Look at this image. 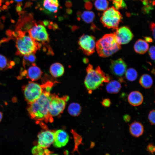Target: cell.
Masks as SVG:
<instances>
[{
	"instance_id": "cell-30",
	"label": "cell",
	"mask_w": 155,
	"mask_h": 155,
	"mask_svg": "<svg viewBox=\"0 0 155 155\" xmlns=\"http://www.w3.org/2000/svg\"><path fill=\"white\" fill-rule=\"evenodd\" d=\"M155 110H152L150 112L148 115V120L152 125L155 124Z\"/></svg>"
},
{
	"instance_id": "cell-12",
	"label": "cell",
	"mask_w": 155,
	"mask_h": 155,
	"mask_svg": "<svg viewBox=\"0 0 155 155\" xmlns=\"http://www.w3.org/2000/svg\"><path fill=\"white\" fill-rule=\"evenodd\" d=\"M127 67L126 63L121 58L111 61L110 69L112 73L116 76H121L123 75L126 70Z\"/></svg>"
},
{
	"instance_id": "cell-38",
	"label": "cell",
	"mask_w": 155,
	"mask_h": 155,
	"mask_svg": "<svg viewBox=\"0 0 155 155\" xmlns=\"http://www.w3.org/2000/svg\"><path fill=\"white\" fill-rule=\"evenodd\" d=\"M32 3L30 2H26L25 3L24 8H25L30 6Z\"/></svg>"
},
{
	"instance_id": "cell-14",
	"label": "cell",
	"mask_w": 155,
	"mask_h": 155,
	"mask_svg": "<svg viewBox=\"0 0 155 155\" xmlns=\"http://www.w3.org/2000/svg\"><path fill=\"white\" fill-rule=\"evenodd\" d=\"M43 8H40L41 10L47 13H55L58 9L59 3L58 0H43Z\"/></svg>"
},
{
	"instance_id": "cell-43",
	"label": "cell",
	"mask_w": 155,
	"mask_h": 155,
	"mask_svg": "<svg viewBox=\"0 0 155 155\" xmlns=\"http://www.w3.org/2000/svg\"><path fill=\"white\" fill-rule=\"evenodd\" d=\"M14 0L16 2H20L22 1L23 0Z\"/></svg>"
},
{
	"instance_id": "cell-33",
	"label": "cell",
	"mask_w": 155,
	"mask_h": 155,
	"mask_svg": "<svg viewBox=\"0 0 155 155\" xmlns=\"http://www.w3.org/2000/svg\"><path fill=\"white\" fill-rule=\"evenodd\" d=\"M102 105L105 107H109L111 104L110 100L109 98H106L103 99L101 102Z\"/></svg>"
},
{
	"instance_id": "cell-10",
	"label": "cell",
	"mask_w": 155,
	"mask_h": 155,
	"mask_svg": "<svg viewBox=\"0 0 155 155\" xmlns=\"http://www.w3.org/2000/svg\"><path fill=\"white\" fill-rule=\"evenodd\" d=\"M115 30L113 33L118 43L121 45L128 43L133 37L132 32L127 26H122Z\"/></svg>"
},
{
	"instance_id": "cell-24",
	"label": "cell",
	"mask_w": 155,
	"mask_h": 155,
	"mask_svg": "<svg viewBox=\"0 0 155 155\" xmlns=\"http://www.w3.org/2000/svg\"><path fill=\"white\" fill-rule=\"evenodd\" d=\"M125 76L127 79L130 81H133L137 78L138 74L137 71L134 68H131L126 70Z\"/></svg>"
},
{
	"instance_id": "cell-20",
	"label": "cell",
	"mask_w": 155,
	"mask_h": 155,
	"mask_svg": "<svg viewBox=\"0 0 155 155\" xmlns=\"http://www.w3.org/2000/svg\"><path fill=\"white\" fill-rule=\"evenodd\" d=\"M121 87V84L119 82L114 80L108 82L106 86V90L108 93L116 94L119 92Z\"/></svg>"
},
{
	"instance_id": "cell-2",
	"label": "cell",
	"mask_w": 155,
	"mask_h": 155,
	"mask_svg": "<svg viewBox=\"0 0 155 155\" xmlns=\"http://www.w3.org/2000/svg\"><path fill=\"white\" fill-rule=\"evenodd\" d=\"M14 33L16 36V54L17 55L34 54L40 48L41 44L35 41L29 34H26V32L18 30L16 34Z\"/></svg>"
},
{
	"instance_id": "cell-50",
	"label": "cell",
	"mask_w": 155,
	"mask_h": 155,
	"mask_svg": "<svg viewBox=\"0 0 155 155\" xmlns=\"http://www.w3.org/2000/svg\"><path fill=\"white\" fill-rule=\"evenodd\" d=\"M1 10L0 9V12H1Z\"/></svg>"
},
{
	"instance_id": "cell-32",
	"label": "cell",
	"mask_w": 155,
	"mask_h": 155,
	"mask_svg": "<svg viewBox=\"0 0 155 155\" xmlns=\"http://www.w3.org/2000/svg\"><path fill=\"white\" fill-rule=\"evenodd\" d=\"M146 150L149 152L153 154L155 152V146L152 143L149 144L147 146Z\"/></svg>"
},
{
	"instance_id": "cell-39",
	"label": "cell",
	"mask_w": 155,
	"mask_h": 155,
	"mask_svg": "<svg viewBox=\"0 0 155 155\" xmlns=\"http://www.w3.org/2000/svg\"><path fill=\"white\" fill-rule=\"evenodd\" d=\"M2 8L3 9H7V5H3V6Z\"/></svg>"
},
{
	"instance_id": "cell-42",
	"label": "cell",
	"mask_w": 155,
	"mask_h": 155,
	"mask_svg": "<svg viewBox=\"0 0 155 155\" xmlns=\"http://www.w3.org/2000/svg\"><path fill=\"white\" fill-rule=\"evenodd\" d=\"M5 4L6 5L9 6L10 5V3L9 1H7L5 2Z\"/></svg>"
},
{
	"instance_id": "cell-23",
	"label": "cell",
	"mask_w": 155,
	"mask_h": 155,
	"mask_svg": "<svg viewBox=\"0 0 155 155\" xmlns=\"http://www.w3.org/2000/svg\"><path fill=\"white\" fill-rule=\"evenodd\" d=\"M12 61L9 62L6 57L0 54V70L5 69L12 67L14 64Z\"/></svg>"
},
{
	"instance_id": "cell-9",
	"label": "cell",
	"mask_w": 155,
	"mask_h": 155,
	"mask_svg": "<svg viewBox=\"0 0 155 155\" xmlns=\"http://www.w3.org/2000/svg\"><path fill=\"white\" fill-rule=\"evenodd\" d=\"M96 42L94 36L87 34L82 35L78 41L80 49L87 55H91L94 52Z\"/></svg>"
},
{
	"instance_id": "cell-29",
	"label": "cell",
	"mask_w": 155,
	"mask_h": 155,
	"mask_svg": "<svg viewBox=\"0 0 155 155\" xmlns=\"http://www.w3.org/2000/svg\"><path fill=\"white\" fill-rule=\"evenodd\" d=\"M112 1L115 8L118 9L121 7L125 6V3L123 0H110Z\"/></svg>"
},
{
	"instance_id": "cell-45",
	"label": "cell",
	"mask_w": 155,
	"mask_h": 155,
	"mask_svg": "<svg viewBox=\"0 0 155 155\" xmlns=\"http://www.w3.org/2000/svg\"><path fill=\"white\" fill-rule=\"evenodd\" d=\"M1 18L3 20H4L5 18V16H3Z\"/></svg>"
},
{
	"instance_id": "cell-3",
	"label": "cell",
	"mask_w": 155,
	"mask_h": 155,
	"mask_svg": "<svg viewBox=\"0 0 155 155\" xmlns=\"http://www.w3.org/2000/svg\"><path fill=\"white\" fill-rule=\"evenodd\" d=\"M87 75L84 80V84L87 89L92 91L103 85L104 82H108L110 80L109 76L105 73L100 67L97 66L94 69L90 64L86 69Z\"/></svg>"
},
{
	"instance_id": "cell-1",
	"label": "cell",
	"mask_w": 155,
	"mask_h": 155,
	"mask_svg": "<svg viewBox=\"0 0 155 155\" xmlns=\"http://www.w3.org/2000/svg\"><path fill=\"white\" fill-rule=\"evenodd\" d=\"M51 88L44 87L40 97L35 101L29 104L27 111L34 119L46 122H52L53 119L49 113V107L52 94L50 93Z\"/></svg>"
},
{
	"instance_id": "cell-34",
	"label": "cell",
	"mask_w": 155,
	"mask_h": 155,
	"mask_svg": "<svg viewBox=\"0 0 155 155\" xmlns=\"http://www.w3.org/2000/svg\"><path fill=\"white\" fill-rule=\"evenodd\" d=\"M155 24L154 23H152L150 24V28L152 33L154 39L155 38Z\"/></svg>"
},
{
	"instance_id": "cell-46",
	"label": "cell",
	"mask_w": 155,
	"mask_h": 155,
	"mask_svg": "<svg viewBox=\"0 0 155 155\" xmlns=\"http://www.w3.org/2000/svg\"><path fill=\"white\" fill-rule=\"evenodd\" d=\"M11 22L13 23H14L15 22V21L12 19H11Z\"/></svg>"
},
{
	"instance_id": "cell-49",
	"label": "cell",
	"mask_w": 155,
	"mask_h": 155,
	"mask_svg": "<svg viewBox=\"0 0 155 155\" xmlns=\"http://www.w3.org/2000/svg\"><path fill=\"white\" fill-rule=\"evenodd\" d=\"M1 5V3H0V6Z\"/></svg>"
},
{
	"instance_id": "cell-19",
	"label": "cell",
	"mask_w": 155,
	"mask_h": 155,
	"mask_svg": "<svg viewBox=\"0 0 155 155\" xmlns=\"http://www.w3.org/2000/svg\"><path fill=\"white\" fill-rule=\"evenodd\" d=\"M49 71L53 76L58 78L63 75L64 72V68L60 63H55L51 66Z\"/></svg>"
},
{
	"instance_id": "cell-27",
	"label": "cell",
	"mask_w": 155,
	"mask_h": 155,
	"mask_svg": "<svg viewBox=\"0 0 155 155\" xmlns=\"http://www.w3.org/2000/svg\"><path fill=\"white\" fill-rule=\"evenodd\" d=\"M36 59V56L34 54L24 56L23 63L24 67L29 64H32L34 63Z\"/></svg>"
},
{
	"instance_id": "cell-18",
	"label": "cell",
	"mask_w": 155,
	"mask_h": 155,
	"mask_svg": "<svg viewBox=\"0 0 155 155\" xmlns=\"http://www.w3.org/2000/svg\"><path fill=\"white\" fill-rule=\"evenodd\" d=\"M149 45L145 40L139 39L135 43L134 49L137 53L143 54L146 53L149 49Z\"/></svg>"
},
{
	"instance_id": "cell-16",
	"label": "cell",
	"mask_w": 155,
	"mask_h": 155,
	"mask_svg": "<svg viewBox=\"0 0 155 155\" xmlns=\"http://www.w3.org/2000/svg\"><path fill=\"white\" fill-rule=\"evenodd\" d=\"M143 99L142 94L138 91L131 92L128 97V100L129 103L134 106L140 105L143 102Z\"/></svg>"
},
{
	"instance_id": "cell-47",
	"label": "cell",
	"mask_w": 155,
	"mask_h": 155,
	"mask_svg": "<svg viewBox=\"0 0 155 155\" xmlns=\"http://www.w3.org/2000/svg\"><path fill=\"white\" fill-rule=\"evenodd\" d=\"M13 3V0H11L10 1V3Z\"/></svg>"
},
{
	"instance_id": "cell-28",
	"label": "cell",
	"mask_w": 155,
	"mask_h": 155,
	"mask_svg": "<svg viewBox=\"0 0 155 155\" xmlns=\"http://www.w3.org/2000/svg\"><path fill=\"white\" fill-rule=\"evenodd\" d=\"M45 149L37 145L33 148L32 152L33 155H45Z\"/></svg>"
},
{
	"instance_id": "cell-40",
	"label": "cell",
	"mask_w": 155,
	"mask_h": 155,
	"mask_svg": "<svg viewBox=\"0 0 155 155\" xmlns=\"http://www.w3.org/2000/svg\"><path fill=\"white\" fill-rule=\"evenodd\" d=\"M2 118V114L1 112L0 111V122H1Z\"/></svg>"
},
{
	"instance_id": "cell-13",
	"label": "cell",
	"mask_w": 155,
	"mask_h": 155,
	"mask_svg": "<svg viewBox=\"0 0 155 155\" xmlns=\"http://www.w3.org/2000/svg\"><path fill=\"white\" fill-rule=\"evenodd\" d=\"M69 139V135L65 131L59 129L55 132V138L53 146L57 148H60L65 146Z\"/></svg>"
},
{
	"instance_id": "cell-17",
	"label": "cell",
	"mask_w": 155,
	"mask_h": 155,
	"mask_svg": "<svg viewBox=\"0 0 155 155\" xmlns=\"http://www.w3.org/2000/svg\"><path fill=\"white\" fill-rule=\"evenodd\" d=\"M129 131L133 136L138 137L142 135L144 132L143 126L139 122L135 121L129 125Z\"/></svg>"
},
{
	"instance_id": "cell-35",
	"label": "cell",
	"mask_w": 155,
	"mask_h": 155,
	"mask_svg": "<svg viewBox=\"0 0 155 155\" xmlns=\"http://www.w3.org/2000/svg\"><path fill=\"white\" fill-rule=\"evenodd\" d=\"M123 119L126 122H129L131 119V117L129 115H125L123 117Z\"/></svg>"
},
{
	"instance_id": "cell-26",
	"label": "cell",
	"mask_w": 155,
	"mask_h": 155,
	"mask_svg": "<svg viewBox=\"0 0 155 155\" xmlns=\"http://www.w3.org/2000/svg\"><path fill=\"white\" fill-rule=\"evenodd\" d=\"M108 3L107 0H96L94 5L98 10L105 11L108 8Z\"/></svg>"
},
{
	"instance_id": "cell-21",
	"label": "cell",
	"mask_w": 155,
	"mask_h": 155,
	"mask_svg": "<svg viewBox=\"0 0 155 155\" xmlns=\"http://www.w3.org/2000/svg\"><path fill=\"white\" fill-rule=\"evenodd\" d=\"M139 83L141 86L143 88L148 89L151 87L153 83V80L151 76L147 74H143L140 77Z\"/></svg>"
},
{
	"instance_id": "cell-51",
	"label": "cell",
	"mask_w": 155,
	"mask_h": 155,
	"mask_svg": "<svg viewBox=\"0 0 155 155\" xmlns=\"http://www.w3.org/2000/svg\"><path fill=\"white\" fill-rule=\"evenodd\" d=\"M1 8L0 7V9Z\"/></svg>"
},
{
	"instance_id": "cell-37",
	"label": "cell",
	"mask_w": 155,
	"mask_h": 155,
	"mask_svg": "<svg viewBox=\"0 0 155 155\" xmlns=\"http://www.w3.org/2000/svg\"><path fill=\"white\" fill-rule=\"evenodd\" d=\"M22 10V8L21 6L17 5L16 7V10L17 12H20Z\"/></svg>"
},
{
	"instance_id": "cell-4",
	"label": "cell",
	"mask_w": 155,
	"mask_h": 155,
	"mask_svg": "<svg viewBox=\"0 0 155 155\" xmlns=\"http://www.w3.org/2000/svg\"><path fill=\"white\" fill-rule=\"evenodd\" d=\"M121 48V45L118 43L113 33L105 34L96 42L97 53L103 57L111 56Z\"/></svg>"
},
{
	"instance_id": "cell-44",
	"label": "cell",
	"mask_w": 155,
	"mask_h": 155,
	"mask_svg": "<svg viewBox=\"0 0 155 155\" xmlns=\"http://www.w3.org/2000/svg\"><path fill=\"white\" fill-rule=\"evenodd\" d=\"M47 155H59L57 154H53L52 153L50 154H49Z\"/></svg>"
},
{
	"instance_id": "cell-7",
	"label": "cell",
	"mask_w": 155,
	"mask_h": 155,
	"mask_svg": "<svg viewBox=\"0 0 155 155\" xmlns=\"http://www.w3.org/2000/svg\"><path fill=\"white\" fill-rule=\"evenodd\" d=\"M69 97L65 95L59 97L57 95L52 94L50 102L49 113L52 117L56 116L61 113L64 110Z\"/></svg>"
},
{
	"instance_id": "cell-11",
	"label": "cell",
	"mask_w": 155,
	"mask_h": 155,
	"mask_svg": "<svg viewBox=\"0 0 155 155\" xmlns=\"http://www.w3.org/2000/svg\"><path fill=\"white\" fill-rule=\"evenodd\" d=\"M55 132L46 130L39 133L38 135V146L44 148L49 147L54 141Z\"/></svg>"
},
{
	"instance_id": "cell-22",
	"label": "cell",
	"mask_w": 155,
	"mask_h": 155,
	"mask_svg": "<svg viewBox=\"0 0 155 155\" xmlns=\"http://www.w3.org/2000/svg\"><path fill=\"white\" fill-rule=\"evenodd\" d=\"M68 112L71 115L77 116L80 115L81 111V107L79 104L73 102L70 104L68 107Z\"/></svg>"
},
{
	"instance_id": "cell-48",
	"label": "cell",
	"mask_w": 155,
	"mask_h": 155,
	"mask_svg": "<svg viewBox=\"0 0 155 155\" xmlns=\"http://www.w3.org/2000/svg\"><path fill=\"white\" fill-rule=\"evenodd\" d=\"M1 10H3L4 9H3L2 7H1Z\"/></svg>"
},
{
	"instance_id": "cell-5",
	"label": "cell",
	"mask_w": 155,
	"mask_h": 155,
	"mask_svg": "<svg viewBox=\"0 0 155 155\" xmlns=\"http://www.w3.org/2000/svg\"><path fill=\"white\" fill-rule=\"evenodd\" d=\"M122 18L120 12L115 7H112L104 11L100 21L104 27L116 30L118 28Z\"/></svg>"
},
{
	"instance_id": "cell-25",
	"label": "cell",
	"mask_w": 155,
	"mask_h": 155,
	"mask_svg": "<svg viewBox=\"0 0 155 155\" xmlns=\"http://www.w3.org/2000/svg\"><path fill=\"white\" fill-rule=\"evenodd\" d=\"M81 16L84 21L86 23H90L93 21L95 15L92 11H84L82 14Z\"/></svg>"
},
{
	"instance_id": "cell-36",
	"label": "cell",
	"mask_w": 155,
	"mask_h": 155,
	"mask_svg": "<svg viewBox=\"0 0 155 155\" xmlns=\"http://www.w3.org/2000/svg\"><path fill=\"white\" fill-rule=\"evenodd\" d=\"M144 38L145 39V40L147 42H152V38L150 37H144Z\"/></svg>"
},
{
	"instance_id": "cell-41",
	"label": "cell",
	"mask_w": 155,
	"mask_h": 155,
	"mask_svg": "<svg viewBox=\"0 0 155 155\" xmlns=\"http://www.w3.org/2000/svg\"><path fill=\"white\" fill-rule=\"evenodd\" d=\"M22 5V2H18L17 3V5H18L21 6Z\"/></svg>"
},
{
	"instance_id": "cell-15",
	"label": "cell",
	"mask_w": 155,
	"mask_h": 155,
	"mask_svg": "<svg viewBox=\"0 0 155 155\" xmlns=\"http://www.w3.org/2000/svg\"><path fill=\"white\" fill-rule=\"evenodd\" d=\"M26 77L33 81L40 79L41 76L42 72L35 63H33L27 70H26Z\"/></svg>"
},
{
	"instance_id": "cell-8",
	"label": "cell",
	"mask_w": 155,
	"mask_h": 155,
	"mask_svg": "<svg viewBox=\"0 0 155 155\" xmlns=\"http://www.w3.org/2000/svg\"><path fill=\"white\" fill-rule=\"evenodd\" d=\"M28 32L29 35L38 42L45 44L49 41V35L46 29L42 24L37 25L35 23Z\"/></svg>"
},
{
	"instance_id": "cell-6",
	"label": "cell",
	"mask_w": 155,
	"mask_h": 155,
	"mask_svg": "<svg viewBox=\"0 0 155 155\" xmlns=\"http://www.w3.org/2000/svg\"><path fill=\"white\" fill-rule=\"evenodd\" d=\"M25 98L28 104L35 101L44 91L43 84L40 85L33 82H29L23 88Z\"/></svg>"
},
{
	"instance_id": "cell-31",
	"label": "cell",
	"mask_w": 155,
	"mask_h": 155,
	"mask_svg": "<svg viewBox=\"0 0 155 155\" xmlns=\"http://www.w3.org/2000/svg\"><path fill=\"white\" fill-rule=\"evenodd\" d=\"M155 46H151L149 50V54L151 58L153 60H155Z\"/></svg>"
},
{
	"instance_id": "cell-53",
	"label": "cell",
	"mask_w": 155,
	"mask_h": 155,
	"mask_svg": "<svg viewBox=\"0 0 155 155\" xmlns=\"http://www.w3.org/2000/svg\"></svg>"
},
{
	"instance_id": "cell-52",
	"label": "cell",
	"mask_w": 155,
	"mask_h": 155,
	"mask_svg": "<svg viewBox=\"0 0 155 155\" xmlns=\"http://www.w3.org/2000/svg\"></svg>"
}]
</instances>
